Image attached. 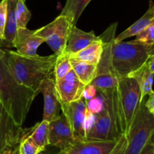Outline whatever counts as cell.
<instances>
[{"mask_svg":"<svg viewBox=\"0 0 154 154\" xmlns=\"http://www.w3.org/2000/svg\"><path fill=\"white\" fill-rule=\"evenodd\" d=\"M117 141L83 140L62 149L57 154H109Z\"/></svg>","mask_w":154,"mask_h":154,"instance_id":"5bb4252c","label":"cell"},{"mask_svg":"<svg viewBox=\"0 0 154 154\" xmlns=\"http://www.w3.org/2000/svg\"><path fill=\"white\" fill-rule=\"evenodd\" d=\"M57 55H23L17 51H5L4 60L9 73L19 84L40 93V88L46 78L54 74Z\"/></svg>","mask_w":154,"mask_h":154,"instance_id":"6da1fadb","label":"cell"},{"mask_svg":"<svg viewBox=\"0 0 154 154\" xmlns=\"http://www.w3.org/2000/svg\"><path fill=\"white\" fill-rule=\"evenodd\" d=\"M5 55V51H4V50L0 48V60L4 58Z\"/></svg>","mask_w":154,"mask_h":154,"instance_id":"8d00e7d4","label":"cell"},{"mask_svg":"<svg viewBox=\"0 0 154 154\" xmlns=\"http://www.w3.org/2000/svg\"><path fill=\"white\" fill-rule=\"evenodd\" d=\"M96 114L90 113L87 109L85 114V120H84V128H85L86 135H87V133L91 129L93 125H94L95 122H96Z\"/></svg>","mask_w":154,"mask_h":154,"instance_id":"4dcf8cb0","label":"cell"},{"mask_svg":"<svg viewBox=\"0 0 154 154\" xmlns=\"http://www.w3.org/2000/svg\"><path fill=\"white\" fill-rule=\"evenodd\" d=\"M26 128L17 125L0 103V154L19 146Z\"/></svg>","mask_w":154,"mask_h":154,"instance_id":"9c48e42d","label":"cell"},{"mask_svg":"<svg viewBox=\"0 0 154 154\" xmlns=\"http://www.w3.org/2000/svg\"><path fill=\"white\" fill-rule=\"evenodd\" d=\"M2 154H18V146L16 148H10L4 151Z\"/></svg>","mask_w":154,"mask_h":154,"instance_id":"d590c367","label":"cell"},{"mask_svg":"<svg viewBox=\"0 0 154 154\" xmlns=\"http://www.w3.org/2000/svg\"><path fill=\"white\" fill-rule=\"evenodd\" d=\"M72 70L80 81L85 85L91 84L97 75V65L70 58Z\"/></svg>","mask_w":154,"mask_h":154,"instance_id":"44dd1931","label":"cell"},{"mask_svg":"<svg viewBox=\"0 0 154 154\" xmlns=\"http://www.w3.org/2000/svg\"><path fill=\"white\" fill-rule=\"evenodd\" d=\"M42 151L43 150L40 149L32 140L29 134V128H26L25 134L22 137L18 146L19 154H38Z\"/></svg>","mask_w":154,"mask_h":154,"instance_id":"484cf974","label":"cell"},{"mask_svg":"<svg viewBox=\"0 0 154 154\" xmlns=\"http://www.w3.org/2000/svg\"><path fill=\"white\" fill-rule=\"evenodd\" d=\"M8 0L0 1V43L2 42L4 37L5 27L8 14Z\"/></svg>","mask_w":154,"mask_h":154,"instance_id":"f1b7e54d","label":"cell"},{"mask_svg":"<svg viewBox=\"0 0 154 154\" xmlns=\"http://www.w3.org/2000/svg\"><path fill=\"white\" fill-rule=\"evenodd\" d=\"M38 154H44V153L42 152H38Z\"/></svg>","mask_w":154,"mask_h":154,"instance_id":"74e56055","label":"cell"},{"mask_svg":"<svg viewBox=\"0 0 154 154\" xmlns=\"http://www.w3.org/2000/svg\"><path fill=\"white\" fill-rule=\"evenodd\" d=\"M87 103V109L92 113L98 114L100 113L105 106V99L101 92L98 91L97 95L94 98L86 101Z\"/></svg>","mask_w":154,"mask_h":154,"instance_id":"4316f807","label":"cell"},{"mask_svg":"<svg viewBox=\"0 0 154 154\" xmlns=\"http://www.w3.org/2000/svg\"><path fill=\"white\" fill-rule=\"evenodd\" d=\"M154 21V2L152 0H150L149 2V8L146 13L141 17V18L135 21L134 24L129 27H128L126 30L122 32L120 34L116 36L114 39V42H122L126 39L130 38L132 36H136L138 33L148 27L150 24Z\"/></svg>","mask_w":154,"mask_h":154,"instance_id":"e0dca14e","label":"cell"},{"mask_svg":"<svg viewBox=\"0 0 154 154\" xmlns=\"http://www.w3.org/2000/svg\"><path fill=\"white\" fill-rule=\"evenodd\" d=\"M128 76L133 78L137 82L141 90V98L142 101L146 96H149L153 91L154 73L150 70L146 63Z\"/></svg>","mask_w":154,"mask_h":154,"instance_id":"d6986e66","label":"cell"},{"mask_svg":"<svg viewBox=\"0 0 154 154\" xmlns=\"http://www.w3.org/2000/svg\"><path fill=\"white\" fill-rule=\"evenodd\" d=\"M153 45H154V43H153Z\"/></svg>","mask_w":154,"mask_h":154,"instance_id":"ab89813d","label":"cell"},{"mask_svg":"<svg viewBox=\"0 0 154 154\" xmlns=\"http://www.w3.org/2000/svg\"><path fill=\"white\" fill-rule=\"evenodd\" d=\"M72 27L66 17L60 14L52 22L35 30V33L44 39L56 55L59 56L65 52Z\"/></svg>","mask_w":154,"mask_h":154,"instance_id":"ba28073f","label":"cell"},{"mask_svg":"<svg viewBox=\"0 0 154 154\" xmlns=\"http://www.w3.org/2000/svg\"><path fill=\"white\" fill-rule=\"evenodd\" d=\"M87 103L84 98L75 102L61 104L62 113L66 116L77 140H86L84 128Z\"/></svg>","mask_w":154,"mask_h":154,"instance_id":"30bf717a","label":"cell"},{"mask_svg":"<svg viewBox=\"0 0 154 154\" xmlns=\"http://www.w3.org/2000/svg\"><path fill=\"white\" fill-rule=\"evenodd\" d=\"M90 2L91 0H66L60 14L66 17L72 25L76 26L81 14Z\"/></svg>","mask_w":154,"mask_h":154,"instance_id":"7402d4cb","label":"cell"},{"mask_svg":"<svg viewBox=\"0 0 154 154\" xmlns=\"http://www.w3.org/2000/svg\"><path fill=\"white\" fill-rule=\"evenodd\" d=\"M127 146V139L126 134H123L120 138L117 140L114 149L109 154H124Z\"/></svg>","mask_w":154,"mask_h":154,"instance_id":"f546056e","label":"cell"},{"mask_svg":"<svg viewBox=\"0 0 154 154\" xmlns=\"http://www.w3.org/2000/svg\"><path fill=\"white\" fill-rule=\"evenodd\" d=\"M117 23L112 24L100 36L103 42L102 57L97 65V75L91 82L98 91L105 92L117 88L119 79L116 75L111 60V47L115 39Z\"/></svg>","mask_w":154,"mask_h":154,"instance_id":"8992f818","label":"cell"},{"mask_svg":"<svg viewBox=\"0 0 154 154\" xmlns=\"http://www.w3.org/2000/svg\"><path fill=\"white\" fill-rule=\"evenodd\" d=\"M16 2L17 0H8L7 20L5 27L4 37L2 42L0 43V47L14 48L13 42L17 30L16 16H15Z\"/></svg>","mask_w":154,"mask_h":154,"instance_id":"ac0fdd59","label":"cell"},{"mask_svg":"<svg viewBox=\"0 0 154 154\" xmlns=\"http://www.w3.org/2000/svg\"><path fill=\"white\" fill-rule=\"evenodd\" d=\"M36 95L19 84L9 73L4 60H0V103L17 125L23 126Z\"/></svg>","mask_w":154,"mask_h":154,"instance_id":"7a4b0ae2","label":"cell"},{"mask_svg":"<svg viewBox=\"0 0 154 154\" xmlns=\"http://www.w3.org/2000/svg\"><path fill=\"white\" fill-rule=\"evenodd\" d=\"M40 92L44 95L43 120L50 122L60 116L61 104L59 101L56 90L54 74L45 79L40 88Z\"/></svg>","mask_w":154,"mask_h":154,"instance_id":"4fadbf2b","label":"cell"},{"mask_svg":"<svg viewBox=\"0 0 154 154\" xmlns=\"http://www.w3.org/2000/svg\"><path fill=\"white\" fill-rule=\"evenodd\" d=\"M99 39L100 37L96 36L93 31H83L77 26H73L69 34L64 53L67 55L76 53Z\"/></svg>","mask_w":154,"mask_h":154,"instance_id":"2e32d148","label":"cell"},{"mask_svg":"<svg viewBox=\"0 0 154 154\" xmlns=\"http://www.w3.org/2000/svg\"><path fill=\"white\" fill-rule=\"evenodd\" d=\"M145 106L148 111L154 116V91L149 95V98L145 101Z\"/></svg>","mask_w":154,"mask_h":154,"instance_id":"836d02e7","label":"cell"},{"mask_svg":"<svg viewBox=\"0 0 154 154\" xmlns=\"http://www.w3.org/2000/svg\"><path fill=\"white\" fill-rule=\"evenodd\" d=\"M15 16H16L17 28L26 27L31 18L32 14L26 5L25 0H17L16 7H15Z\"/></svg>","mask_w":154,"mask_h":154,"instance_id":"d4e9b609","label":"cell"},{"mask_svg":"<svg viewBox=\"0 0 154 154\" xmlns=\"http://www.w3.org/2000/svg\"><path fill=\"white\" fill-rule=\"evenodd\" d=\"M48 139L49 145L60 148V150L69 147L77 141L66 116L63 113L57 119L49 122Z\"/></svg>","mask_w":154,"mask_h":154,"instance_id":"7c38bea8","label":"cell"},{"mask_svg":"<svg viewBox=\"0 0 154 154\" xmlns=\"http://www.w3.org/2000/svg\"><path fill=\"white\" fill-rule=\"evenodd\" d=\"M135 36L136 41L148 45H153L154 43V21Z\"/></svg>","mask_w":154,"mask_h":154,"instance_id":"83f0119b","label":"cell"},{"mask_svg":"<svg viewBox=\"0 0 154 154\" xmlns=\"http://www.w3.org/2000/svg\"><path fill=\"white\" fill-rule=\"evenodd\" d=\"M101 93L105 99V106L103 110L96 114V122L87 133L86 139L117 141L123 134L117 109V88Z\"/></svg>","mask_w":154,"mask_h":154,"instance_id":"277c9868","label":"cell"},{"mask_svg":"<svg viewBox=\"0 0 154 154\" xmlns=\"http://www.w3.org/2000/svg\"><path fill=\"white\" fill-rule=\"evenodd\" d=\"M72 69L70 58L66 53L57 56L55 67H54V76L56 81L61 79L66 76Z\"/></svg>","mask_w":154,"mask_h":154,"instance_id":"cb8c5ba5","label":"cell"},{"mask_svg":"<svg viewBox=\"0 0 154 154\" xmlns=\"http://www.w3.org/2000/svg\"><path fill=\"white\" fill-rule=\"evenodd\" d=\"M97 93L98 90L96 89V88L93 85L89 84L86 85L85 88H84V92H83V98L86 101H88V100L94 98L97 95Z\"/></svg>","mask_w":154,"mask_h":154,"instance_id":"1f68e13d","label":"cell"},{"mask_svg":"<svg viewBox=\"0 0 154 154\" xmlns=\"http://www.w3.org/2000/svg\"><path fill=\"white\" fill-rule=\"evenodd\" d=\"M146 64L147 65V66H148V68L150 69V70L154 73V54H153L152 55H150V57H149L147 62H146Z\"/></svg>","mask_w":154,"mask_h":154,"instance_id":"e575fe53","label":"cell"},{"mask_svg":"<svg viewBox=\"0 0 154 154\" xmlns=\"http://www.w3.org/2000/svg\"><path fill=\"white\" fill-rule=\"evenodd\" d=\"M102 51H103V42L100 38L99 40L90 44V45L83 48L81 51L68 56L69 58L82 60L87 63L98 65L102 57Z\"/></svg>","mask_w":154,"mask_h":154,"instance_id":"ffe728a7","label":"cell"},{"mask_svg":"<svg viewBox=\"0 0 154 154\" xmlns=\"http://www.w3.org/2000/svg\"><path fill=\"white\" fill-rule=\"evenodd\" d=\"M85 86L72 69L66 76L56 81V90L60 104H69L81 100Z\"/></svg>","mask_w":154,"mask_h":154,"instance_id":"8fae6325","label":"cell"},{"mask_svg":"<svg viewBox=\"0 0 154 154\" xmlns=\"http://www.w3.org/2000/svg\"><path fill=\"white\" fill-rule=\"evenodd\" d=\"M44 42V39L36 35L35 30H29L27 27L17 28L13 46L16 48V51L19 54L34 56L38 54V48Z\"/></svg>","mask_w":154,"mask_h":154,"instance_id":"9a60e30c","label":"cell"},{"mask_svg":"<svg viewBox=\"0 0 154 154\" xmlns=\"http://www.w3.org/2000/svg\"><path fill=\"white\" fill-rule=\"evenodd\" d=\"M144 98L126 134L127 146L124 154H139L154 135V116L146 107Z\"/></svg>","mask_w":154,"mask_h":154,"instance_id":"52a82bcc","label":"cell"},{"mask_svg":"<svg viewBox=\"0 0 154 154\" xmlns=\"http://www.w3.org/2000/svg\"><path fill=\"white\" fill-rule=\"evenodd\" d=\"M139 154H154V135Z\"/></svg>","mask_w":154,"mask_h":154,"instance_id":"d6a6232c","label":"cell"},{"mask_svg":"<svg viewBox=\"0 0 154 154\" xmlns=\"http://www.w3.org/2000/svg\"><path fill=\"white\" fill-rule=\"evenodd\" d=\"M117 101L120 127L123 134L129 131L141 104V90L131 77L120 79L117 86Z\"/></svg>","mask_w":154,"mask_h":154,"instance_id":"5b68a950","label":"cell"},{"mask_svg":"<svg viewBox=\"0 0 154 154\" xmlns=\"http://www.w3.org/2000/svg\"><path fill=\"white\" fill-rule=\"evenodd\" d=\"M154 54V45L135 40L129 42H113L111 60L116 75L120 79L127 77L139 69Z\"/></svg>","mask_w":154,"mask_h":154,"instance_id":"3957f363","label":"cell"},{"mask_svg":"<svg viewBox=\"0 0 154 154\" xmlns=\"http://www.w3.org/2000/svg\"><path fill=\"white\" fill-rule=\"evenodd\" d=\"M18 154H19V152H18Z\"/></svg>","mask_w":154,"mask_h":154,"instance_id":"f35d334b","label":"cell"},{"mask_svg":"<svg viewBox=\"0 0 154 154\" xmlns=\"http://www.w3.org/2000/svg\"><path fill=\"white\" fill-rule=\"evenodd\" d=\"M29 134L34 143L42 150L49 145V122L45 120L38 122L32 128H29Z\"/></svg>","mask_w":154,"mask_h":154,"instance_id":"603a6c76","label":"cell"}]
</instances>
